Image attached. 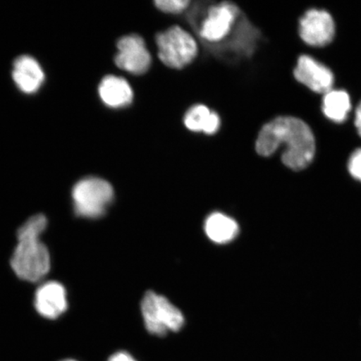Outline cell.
Returning a JSON list of instances; mask_svg holds the SVG:
<instances>
[{
    "instance_id": "cell-19",
    "label": "cell",
    "mask_w": 361,
    "mask_h": 361,
    "mask_svg": "<svg viewBox=\"0 0 361 361\" xmlns=\"http://www.w3.org/2000/svg\"><path fill=\"white\" fill-rule=\"evenodd\" d=\"M355 124L361 137V102L359 104L357 109H356Z\"/></svg>"
},
{
    "instance_id": "cell-17",
    "label": "cell",
    "mask_w": 361,
    "mask_h": 361,
    "mask_svg": "<svg viewBox=\"0 0 361 361\" xmlns=\"http://www.w3.org/2000/svg\"><path fill=\"white\" fill-rule=\"evenodd\" d=\"M348 169L352 177L361 182V149L356 150L350 157Z\"/></svg>"
},
{
    "instance_id": "cell-1",
    "label": "cell",
    "mask_w": 361,
    "mask_h": 361,
    "mask_svg": "<svg viewBox=\"0 0 361 361\" xmlns=\"http://www.w3.org/2000/svg\"><path fill=\"white\" fill-rule=\"evenodd\" d=\"M281 145L283 164L293 171L307 168L313 161L315 141L312 130L305 121L293 116H279L261 129L256 151L260 156L273 155Z\"/></svg>"
},
{
    "instance_id": "cell-5",
    "label": "cell",
    "mask_w": 361,
    "mask_h": 361,
    "mask_svg": "<svg viewBox=\"0 0 361 361\" xmlns=\"http://www.w3.org/2000/svg\"><path fill=\"white\" fill-rule=\"evenodd\" d=\"M158 57L164 64L180 70L196 58L197 44L188 31L174 25L156 36Z\"/></svg>"
},
{
    "instance_id": "cell-12",
    "label": "cell",
    "mask_w": 361,
    "mask_h": 361,
    "mask_svg": "<svg viewBox=\"0 0 361 361\" xmlns=\"http://www.w3.org/2000/svg\"><path fill=\"white\" fill-rule=\"evenodd\" d=\"M99 94L106 106L112 108L128 106L133 102V90L124 78L106 75L99 87Z\"/></svg>"
},
{
    "instance_id": "cell-9",
    "label": "cell",
    "mask_w": 361,
    "mask_h": 361,
    "mask_svg": "<svg viewBox=\"0 0 361 361\" xmlns=\"http://www.w3.org/2000/svg\"><path fill=\"white\" fill-rule=\"evenodd\" d=\"M295 78L314 92L326 94L333 87L332 71L309 56H301L298 60Z\"/></svg>"
},
{
    "instance_id": "cell-14",
    "label": "cell",
    "mask_w": 361,
    "mask_h": 361,
    "mask_svg": "<svg viewBox=\"0 0 361 361\" xmlns=\"http://www.w3.org/2000/svg\"><path fill=\"white\" fill-rule=\"evenodd\" d=\"M184 124L192 132L215 134L220 128L221 120L218 113L212 111L204 105H195L184 116Z\"/></svg>"
},
{
    "instance_id": "cell-16",
    "label": "cell",
    "mask_w": 361,
    "mask_h": 361,
    "mask_svg": "<svg viewBox=\"0 0 361 361\" xmlns=\"http://www.w3.org/2000/svg\"><path fill=\"white\" fill-rule=\"evenodd\" d=\"M155 6L162 12L178 13L186 10L190 1L188 0H157Z\"/></svg>"
},
{
    "instance_id": "cell-4",
    "label": "cell",
    "mask_w": 361,
    "mask_h": 361,
    "mask_svg": "<svg viewBox=\"0 0 361 361\" xmlns=\"http://www.w3.org/2000/svg\"><path fill=\"white\" fill-rule=\"evenodd\" d=\"M243 13L235 4L221 2L207 8L205 16L195 24L198 35L209 47H219L227 42Z\"/></svg>"
},
{
    "instance_id": "cell-3",
    "label": "cell",
    "mask_w": 361,
    "mask_h": 361,
    "mask_svg": "<svg viewBox=\"0 0 361 361\" xmlns=\"http://www.w3.org/2000/svg\"><path fill=\"white\" fill-rule=\"evenodd\" d=\"M72 198L76 214L82 218L97 219L106 214L114 198V190L106 180L85 178L75 185Z\"/></svg>"
},
{
    "instance_id": "cell-18",
    "label": "cell",
    "mask_w": 361,
    "mask_h": 361,
    "mask_svg": "<svg viewBox=\"0 0 361 361\" xmlns=\"http://www.w3.org/2000/svg\"><path fill=\"white\" fill-rule=\"evenodd\" d=\"M108 361H137L126 351H119L113 354Z\"/></svg>"
},
{
    "instance_id": "cell-6",
    "label": "cell",
    "mask_w": 361,
    "mask_h": 361,
    "mask_svg": "<svg viewBox=\"0 0 361 361\" xmlns=\"http://www.w3.org/2000/svg\"><path fill=\"white\" fill-rule=\"evenodd\" d=\"M144 323L149 333L164 336L183 328L184 317L180 311L164 296L149 291L142 301Z\"/></svg>"
},
{
    "instance_id": "cell-8",
    "label": "cell",
    "mask_w": 361,
    "mask_h": 361,
    "mask_svg": "<svg viewBox=\"0 0 361 361\" xmlns=\"http://www.w3.org/2000/svg\"><path fill=\"white\" fill-rule=\"evenodd\" d=\"M335 32V22L324 11H307L300 21V37L311 47H326L332 42Z\"/></svg>"
},
{
    "instance_id": "cell-20",
    "label": "cell",
    "mask_w": 361,
    "mask_h": 361,
    "mask_svg": "<svg viewBox=\"0 0 361 361\" xmlns=\"http://www.w3.org/2000/svg\"><path fill=\"white\" fill-rule=\"evenodd\" d=\"M62 361H76V360H62Z\"/></svg>"
},
{
    "instance_id": "cell-2",
    "label": "cell",
    "mask_w": 361,
    "mask_h": 361,
    "mask_svg": "<svg viewBox=\"0 0 361 361\" xmlns=\"http://www.w3.org/2000/svg\"><path fill=\"white\" fill-rule=\"evenodd\" d=\"M43 230L35 224H23L18 230V245L11 261V268L23 281H42L51 269V256L40 240Z\"/></svg>"
},
{
    "instance_id": "cell-11",
    "label": "cell",
    "mask_w": 361,
    "mask_h": 361,
    "mask_svg": "<svg viewBox=\"0 0 361 361\" xmlns=\"http://www.w3.org/2000/svg\"><path fill=\"white\" fill-rule=\"evenodd\" d=\"M13 79L23 92H37L44 80V74L38 61L30 56L18 57L13 63Z\"/></svg>"
},
{
    "instance_id": "cell-15",
    "label": "cell",
    "mask_w": 361,
    "mask_h": 361,
    "mask_svg": "<svg viewBox=\"0 0 361 361\" xmlns=\"http://www.w3.org/2000/svg\"><path fill=\"white\" fill-rule=\"evenodd\" d=\"M322 109L327 118L341 123L348 117L351 110L349 94L345 90H329L324 94Z\"/></svg>"
},
{
    "instance_id": "cell-10",
    "label": "cell",
    "mask_w": 361,
    "mask_h": 361,
    "mask_svg": "<svg viewBox=\"0 0 361 361\" xmlns=\"http://www.w3.org/2000/svg\"><path fill=\"white\" fill-rule=\"evenodd\" d=\"M35 306L43 317L55 319L67 310V293L64 286L56 281L40 286L35 292Z\"/></svg>"
},
{
    "instance_id": "cell-13",
    "label": "cell",
    "mask_w": 361,
    "mask_h": 361,
    "mask_svg": "<svg viewBox=\"0 0 361 361\" xmlns=\"http://www.w3.org/2000/svg\"><path fill=\"white\" fill-rule=\"evenodd\" d=\"M204 230L210 240L219 245L233 241L239 232L236 221L221 213H214L207 216Z\"/></svg>"
},
{
    "instance_id": "cell-7",
    "label": "cell",
    "mask_w": 361,
    "mask_h": 361,
    "mask_svg": "<svg viewBox=\"0 0 361 361\" xmlns=\"http://www.w3.org/2000/svg\"><path fill=\"white\" fill-rule=\"evenodd\" d=\"M117 49L115 63L120 69L133 75H143L150 68V52L141 36L135 34L123 36L117 42Z\"/></svg>"
}]
</instances>
